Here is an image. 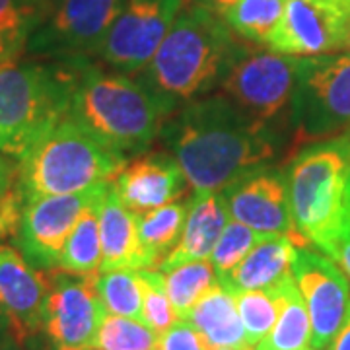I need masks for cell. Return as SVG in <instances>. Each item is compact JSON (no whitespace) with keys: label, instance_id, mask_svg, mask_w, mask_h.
<instances>
[{"label":"cell","instance_id":"cell-30","mask_svg":"<svg viewBox=\"0 0 350 350\" xmlns=\"http://www.w3.org/2000/svg\"><path fill=\"white\" fill-rule=\"evenodd\" d=\"M239 317L247 335V342L257 347L267 337L278 317V294L276 288L269 290H247L236 294Z\"/></svg>","mask_w":350,"mask_h":350},{"label":"cell","instance_id":"cell-45","mask_svg":"<svg viewBox=\"0 0 350 350\" xmlns=\"http://www.w3.org/2000/svg\"><path fill=\"white\" fill-rule=\"evenodd\" d=\"M90 350H94V349H90Z\"/></svg>","mask_w":350,"mask_h":350},{"label":"cell","instance_id":"cell-29","mask_svg":"<svg viewBox=\"0 0 350 350\" xmlns=\"http://www.w3.org/2000/svg\"><path fill=\"white\" fill-rule=\"evenodd\" d=\"M160 335L138 319L123 315H105L94 338V350H158Z\"/></svg>","mask_w":350,"mask_h":350},{"label":"cell","instance_id":"cell-8","mask_svg":"<svg viewBox=\"0 0 350 350\" xmlns=\"http://www.w3.org/2000/svg\"><path fill=\"white\" fill-rule=\"evenodd\" d=\"M301 57L243 47L220 82L222 96L261 125H271L290 107Z\"/></svg>","mask_w":350,"mask_h":350},{"label":"cell","instance_id":"cell-44","mask_svg":"<svg viewBox=\"0 0 350 350\" xmlns=\"http://www.w3.org/2000/svg\"><path fill=\"white\" fill-rule=\"evenodd\" d=\"M347 51H349V55H350V31H349V43H347Z\"/></svg>","mask_w":350,"mask_h":350},{"label":"cell","instance_id":"cell-18","mask_svg":"<svg viewBox=\"0 0 350 350\" xmlns=\"http://www.w3.org/2000/svg\"><path fill=\"white\" fill-rule=\"evenodd\" d=\"M230 218L232 216L222 191H195V195L187 200V216L181 238L158 271L165 273L183 262L208 259Z\"/></svg>","mask_w":350,"mask_h":350},{"label":"cell","instance_id":"cell-12","mask_svg":"<svg viewBox=\"0 0 350 350\" xmlns=\"http://www.w3.org/2000/svg\"><path fill=\"white\" fill-rule=\"evenodd\" d=\"M290 273L310 313L312 349L327 350L350 306L349 276L323 251L310 245L296 247Z\"/></svg>","mask_w":350,"mask_h":350},{"label":"cell","instance_id":"cell-41","mask_svg":"<svg viewBox=\"0 0 350 350\" xmlns=\"http://www.w3.org/2000/svg\"><path fill=\"white\" fill-rule=\"evenodd\" d=\"M345 204H347V211L350 213V167L349 174H347V183H345Z\"/></svg>","mask_w":350,"mask_h":350},{"label":"cell","instance_id":"cell-19","mask_svg":"<svg viewBox=\"0 0 350 350\" xmlns=\"http://www.w3.org/2000/svg\"><path fill=\"white\" fill-rule=\"evenodd\" d=\"M298 245L288 234H269L232 271L218 276V282L232 294L276 286L290 275Z\"/></svg>","mask_w":350,"mask_h":350},{"label":"cell","instance_id":"cell-6","mask_svg":"<svg viewBox=\"0 0 350 350\" xmlns=\"http://www.w3.org/2000/svg\"><path fill=\"white\" fill-rule=\"evenodd\" d=\"M350 167V135L308 144L286 175L292 220L301 238L321 247L349 216L345 183Z\"/></svg>","mask_w":350,"mask_h":350},{"label":"cell","instance_id":"cell-40","mask_svg":"<svg viewBox=\"0 0 350 350\" xmlns=\"http://www.w3.org/2000/svg\"><path fill=\"white\" fill-rule=\"evenodd\" d=\"M10 337H12V323H10V319L4 313V310L0 308V347Z\"/></svg>","mask_w":350,"mask_h":350},{"label":"cell","instance_id":"cell-37","mask_svg":"<svg viewBox=\"0 0 350 350\" xmlns=\"http://www.w3.org/2000/svg\"><path fill=\"white\" fill-rule=\"evenodd\" d=\"M327 350H350V306L347 310V315L342 319V323L338 327L337 335L333 338V342L329 345Z\"/></svg>","mask_w":350,"mask_h":350},{"label":"cell","instance_id":"cell-25","mask_svg":"<svg viewBox=\"0 0 350 350\" xmlns=\"http://www.w3.org/2000/svg\"><path fill=\"white\" fill-rule=\"evenodd\" d=\"M103 200V199H101ZM86 208L72 228L64 243L59 269L72 275H98L101 267V239H100V204Z\"/></svg>","mask_w":350,"mask_h":350},{"label":"cell","instance_id":"cell-11","mask_svg":"<svg viewBox=\"0 0 350 350\" xmlns=\"http://www.w3.org/2000/svg\"><path fill=\"white\" fill-rule=\"evenodd\" d=\"M185 0H125L101 45V61L121 75L144 70L170 33Z\"/></svg>","mask_w":350,"mask_h":350},{"label":"cell","instance_id":"cell-15","mask_svg":"<svg viewBox=\"0 0 350 350\" xmlns=\"http://www.w3.org/2000/svg\"><path fill=\"white\" fill-rule=\"evenodd\" d=\"M222 193L228 202L230 216L236 222L267 234H288L300 245H310L294 226L286 177L280 172L259 167L239 177Z\"/></svg>","mask_w":350,"mask_h":350},{"label":"cell","instance_id":"cell-5","mask_svg":"<svg viewBox=\"0 0 350 350\" xmlns=\"http://www.w3.org/2000/svg\"><path fill=\"white\" fill-rule=\"evenodd\" d=\"M125 165V154L101 144L68 115L20 160L16 183L27 200L70 195L109 183Z\"/></svg>","mask_w":350,"mask_h":350},{"label":"cell","instance_id":"cell-21","mask_svg":"<svg viewBox=\"0 0 350 350\" xmlns=\"http://www.w3.org/2000/svg\"><path fill=\"white\" fill-rule=\"evenodd\" d=\"M185 321L199 331L208 350L220 349V347H234V349L251 347L239 317L236 294L228 292L220 282H216L193 306Z\"/></svg>","mask_w":350,"mask_h":350},{"label":"cell","instance_id":"cell-20","mask_svg":"<svg viewBox=\"0 0 350 350\" xmlns=\"http://www.w3.org/2000/svg\"><path fill=\"white\" fill-rule=\"evenodd\" d=\"M138 214L129 211L117 197L113 183L100 204V273L133 269L140 271V243H138Z\"/></svg>","mask_w":350,"mask_h":350},{"label":"cell","instance_id":"cell-13","mask_svg":"<svg viewBox=\"0 0 350 350\" xmlns=\"http://www.w3.org/2000/svg\"><path fill=\"white\" fill-rule=\"evenodd\" d=\"M98 275H72L61 269L47 271L43 335L53 347L90 349L107 310L96 290Z\"/></svg>","mask_w":350,"mask_h":350},{"label":"cell","instance_id":"cell-16","mask_svg":"<svg viewBox=\"0 0 350 350\" xmlns=\"http://www.w3.org/2000/svg\"><path fill=\"white\" fill-rule=\"evenodd\" d=\"M47 292V271L31 267L16 247L0 243V308L12 323L14 338L43 335Z\"/></svg>","mask_w":350,"mask_h":350},{"label":"cell","instance_id":"cell-43","mask_svg":"<svg viewBox=\"0 0 350 350\" xmlns=\"http://www.w3.org/2000/svg\"><path fill=\"white\" fill-rule=\"evenodd\" d=\"M211 350H253V347H247V349H234V347H220V349H211Z\"/></svg>","mask_w":350,"mask_h":350},{"label":"cell","instance_id":"cell-42","mask_svg":"<svg viewBox=\"0 0 350 350\" xmlns=\"http://www.w3.org/2000/svg\"><path fill=\"white\" fill-rule=\"evenodd\" d=\"M53 350H90V349H76V347H53Z\"/></svg>","mask_w":350,"mask_h":350},{"label":"cell","instance_id":"cell-26","mask_svg":"<svg viewBox=\"0 0 350 350\" xmlns=\"http://www.w3.org/2000/svg\"><path fill=\"white\" fill-rule=\"evenodd\" d=\"M288 0H238L224 14L230 29L255 45H269V39L280 24Z\"/></svg>","mask_w":350,"mask_h":350},{"label":"cell","instance_id":"cell-36","mask_svg":"<svg viewBox=\"0 0 350 350\" xmlns=\"http://www.w3.org/2000/svg\"><path fill=\"white\" fill-rule=\"evenodd\" d=\"M16 174H18V167H14L12 163L8 162V156H4L0 152V195H4L12 187L16 181Z\"/></svg>","mask_w":350,"mask_h":350},{"label":"cell","instance_id":"cell-46","mask_svg":"<svg viewBox=\"0 0 350 350\" xmlns=\"http://www.w3.org/2000/svg\"><path fill=\"white\" fill-rule=\"evenodd\" d=\"M310 350H313V349H310Z\"/></svg>","mask_w":350,"mask_h":350},{"label":"cell","instance_id":"cell-4","mask_svg":"<svg viewBox=\"0 0 350 350\" xmlns=\"http://www.w3.org/2000/svg\"><path fill=\"white\" fill-rule=\"evenodd\" d=\"M88 59L0 64V152L18 162L70 113Z\"/></svg>","mask_w":350,"mask_h":350},{"label":"cell","instance_id":"cell-38","mask_svg":"<svg viewBox=\"0 0 350 350\" xmlns=\"http://www.w3.org/2000/svg\"><path fill=\"white\" fill-rule=\"evenodd\" d=\"M0 350H45L43 347V342H41V335L38 337H31L27 338V340H18V338H14V335L2 347Z\"/></svg>","mask_w":350,"mask_h":350},{"label":"cell","instance_id":"cell-3","mask_svg":"<svg viewBox=\"0 0 350 350\" xmlns=\"http://www.w3.org/2000/svg\"><path fill=\"white\" fill-rule=\"evenodd\" d=\"M243 51L220 14L191 2L144 68V84L174 100H195L222 82Z\"/></svg>","mask_w":350,"mask_h":350},{"label":"cell","instance_id":"cell-1","mask_svg":"<svg viewBox=\"0 0 350 350\" xmlns=\"http://www.w3.org/2000/svg\"><path fill=\"white\" fill-rule=\"evenodd\" d=\"M162 135L193 191H224L276 154L271 129L224 96L189 100L167 119Z\"/></svg>","mask_w":350,"mask_h":350},{"label":"cell","instance_id":"cell-32","mask_svg":"<svg viewBox=\"0 0 350 350\" xmlns=\"http://www.w3.org/2000/svg\"><path fill=\"white\" fill-rule=\"evenodd\" d=\"M267 236H269L267 232H259V230H253V228L241 224V222L230 220L220 239L216 241L211 257H208L216 275L222 276L228 271H232Z\"/></svg>","mask_w":350,"mask_h":350},{"label":"cell","instance_id":"cell-31","mask_svg":"<svg viewBox=\"0 0 350 350\" xmlns=\"http://www.w3.org/2000/svg\"><path fill=\"white\" fill-rule=\"evenodd\" d=\"M142 286V323L152 329L156 335H163L177 321L174 306L167 298L163 273L158 269L138 271Z\"/></svg>","mask_w":350,"mask_h":350},{"label":"cell","instance_id":"cell-10","mask_svg":"<svg viewBox=\"0 0 350 350\" xmlns=\"http://www.w3.org/2000/svg\"><path fill=\"white\" fill-rule=\"evenodd\" d=\"M109 183H100L70 195L27 200L18 236L14 239L16 250L39 271L59 269L64 243L78 218L86 208L105 197Z\"/></svg>","mask_w":350,"mask_h":350},{"label":"cell","instance_id":"cell-24","mask_svg":"<svg viewBox=\"0 0 350 350\" xmlns=\"http://www.w3.org/2000/svg\"><path fill=\"white\" fill-rule=\"evenodd\" d=\"M51 8L53 0H0V64L22 59Z\"/></svg>","mask_w":350,"mask_h":350},{"label":"cell","instance_id":"cell-2","mask_svg":"<svg viewBox=\"0 0 350 350\" xmlns=\"http://www.w3.org/2000/svg\"><path fill=\"white\" fill-rule=\"evenodd\" d=\"M177 103L144 82L103 72L86 61L75 88L70 117L101 144L121 154L146 150L174 115Z\"/></svg>","mask_w":350,"mask_h":350},{"label":"cell","instance_id":"cell-28","mask_svg":"<svg viewBox=\"0 0 350 350\" xmlns=\"http://www.w3.org/2000/svg\"><path fill=\"white\" fill-rule=\"evenodd\" d=\"M96 290L107 313L142 319V286L138 271L117 269L96 276Z\"/></svg>","mask_w":350,"mask_h":350},{"label":"cell","instance_id":"cell-7","mask_svg":"<svg viewBox=\"0 0 350 350\" xmlns=\"http://www.w3.org/2000/svg\"><path fill=\"white\" fill-rule=\"evenodd\" d=\"M290 125L296 148L350 135V55L301 57Z\"/></svg>","mask_w":350,"mask_h":350},{"label":"cell","instance_id":"cell-14","mask_svg":"<svg viewBox=\"0 0 350 350\" xmlns=\"http://www.w3.org/2000/svg\"><path fill=\"white\" fill-rule=\"evenodd\" d=\"M350 0H288L269 49L292 57H321L347 49Z\"/></svg>","mask_w":350,"mask_h":350},{"label":"cell","instance_id":"cell-9","mask_svg":"<svg viewBox=\"0 0 350 350\" xmlns=\"http://www.w3.org/2000/svg\"><path fill=\"white\" fill-rule=\"evenodd\" d=\"M125 0H53L47 20L29 39L27 53L75 61L98 55Z\"/></svg>","mask_w":350,"mask_h":350},{"label":"cell","instance_id":"cell-22","mask_svg":"<svg viewBox=\"0 0 350 350\" xmlns=\"http://www.w3.org/2000/svg\"><path fill=\"white\" fill-rule=\"evenodd\" d=\"M275 288L278 294V317L273 331L255 350H310L312 321L292 273Z\"/></svg>","mask_w":350,"mask_h":350},{"label":"cell","instance_id":"cell-33","mask_svg":"<svg viewBox=\"0 0 350 350\" xmlns=\"http://www.w3.org/2000/svg\"><path fill=\"white\" fill-rule=\"evenodd\" d=\"M25 204L27 199L16 181L4 195H0V243L6 239H16Z\"/></svg>","mask_w":350,"mask_h":350},{"label":"cell","instance_id":"cell-27","mask_svg":"<svg viewBox=\"0 0 350 350\" xmlns=\"http://www.w3.org/2000/svg\"><path fill=\"white\" fill-rule=\"evenodd\" d=\"M218 282L211 259L183 262L163 273L167 298L174 306L177 319H185L193 306Z\"/></svg>","mask_w":350,"mask_h":350},{"label":"cell","instance_id":"cell-34","mask_svg":"<svg viewBox=\"0 0 350 350\" xmlns=\"http://www.w3.org/2000/svg\"><path fill=\"white\" fill-rule=\"evenodd\" d=\"M158 350H208L204 338L185 319H177L163 335H160Z\"/></svg>","mask_w":350,"mask_h":350},{"label":"cell","instance_id":"cell-23","mask_svg":"<svg viewBox=\"0 0 350 350\" xmlns=\"http://www.w3.org/2000/svg\"><path fill=\"white\" fill-rule=\"evenodd\" d=\"M187 216V200H175L160 208L138 214L140 271L158 269L181 238Z\"/></svg>","mask_w":350,"mask_h":350},{"label":"cell","instance_id":"cell-17","mask_svg":"<svg viewBox=\"0 0 350 350\" xmlns=\"http://www.w3.org/2000/svg\"><path fill=\"white\" fill-rule=\"evenodd\" d=\"M189 181L174 156L154 152L137 158L117 174L113 189L129 211L144 214L183 199Z\"/></svg>","mask_w":350,"mask_h":350},{"label":"cell","instance_id":"cell-35","mask_svg":"<svg viewBox=\"0 0 350 350\" xmlns=\"http://www.w3.org/2000/svg\"><path fill=\"white\" fill-rule=\"evenodd\" d=\"M319 250L337 262L342 273L350 278V213L345 218L342 226L338 228L337 234L327 239Z\"/></svg>","mask_w":350,"mask_h":350},{"label":"cell","instance_id":"cell-39","mask_svg":"<svg viewBox=\"0 0 350 350\" xmlns=\"http://www.w3.org/2000/svg\"><path fill=\"white\" fill-rule=\"evenodd\" d=\"M193 2H199V4H202V6H206V8H211L213 12L216 14H222L232 6V4H236L238 0H193Z\"/></svg>","mask_w":350,"mask_h":350}]
</instances>
